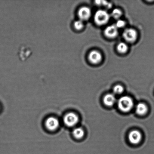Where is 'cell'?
<instances>
[{"mask_svg": "<svg viewBox=\"0 0 154 154\" xmlns=\"http://www.w3.org/2000/svg\"><path fill=\"white\" fill-rule=\"evenodd\" d=\"M118 106L120 111L123 112H128L130 111L133 107V101L129 96L122 97L119 100Z\"/></svg>", "mask_w": 154, "mask_h": 154, "instance_id": "1", "label": "cell"}, {"mask_svg": "<svg viewBox=\"0 0 154 154\" xmlns=\"http://www.w3.org/2000/svg\"><path fill=\"white\" fill-rule=\"evenodd\" d=\"M109 18L110 16L108 12L104 10H99L95 13L94 20L97 25L102 26L107 23Z\"/></svg>", "mask_w": 154, "mask_h": 154, "instance_id": "2", "label": "cell"}, {"mask_svg": "<svg viewBox=\"0 0 154 154\" xmlns=\"http://www.w3.org/2000/svg\"><path fill=\"white\" fill-rule=\"evenodd\" d=\"M63 121L65 125L69 127H72L75 126L79 122V117L76 114L70 112L64 116Z\"/></svg>", "mask_w": 154, "mask_h": 154, "instance_id": "3", "label": "cell"}, {"mask_svg": "<svg viewBox=\"0 0 154 154\" xmlns=\"http://www.w3.org/2000/svg\"><path fill=\"white\" fill-rule=\"evenodd\" d=\"M123 37L126 42L129 43H133L137 40V33L135 29L128 28L123 32Z\"/></svg>", "mask_w": 154, "mask_h": 154, "instance_id": "4", "label": "cell"}, {"mask_svg": "<svg viewBox=\"0 0 154 154\" xmlns=\"http://www.w3.org/2000/svg\"><path fill=\"white\" fill-rule=\"evenodd\" d=\"M59 125L60 122L58 119L54 117L48 118L45 122L46 128L51 131L56 130L58 129Z\"/></svg>", "mask_w": 154, "mask_h": 154, "instance_id": "5", "label": "cell"}, {"mask_svg": "<svg viewBox=\"0 0 154 154\" xmlns=\"http://www.w3.org/2000/svg\"><path fill=\"white\" fill-rule=\"evenodd\" d=\"M128 138H129V141L132 144H138L141 141V134L138 131H132L130 132L129 135H128Z\"/></svg>", "mask_w": 154, "mask_h": 154, "instance_id": "6", "label": "cell"}, {"mask_svg": "<svg viewBox=\"0 0 154 154\" xmlns=\"http://www.w3.org/2000/svg\"><path fill=\"white\" fill-rule=\"evenodd\" d=\"M78 15L81 20L83 21L87 20L91 16V11L88 7H81L78 11Z\"/></svg>", "mask_w": 154, "mask_h": 154, "instance_id": "7", "label": "cell"}, {"mask_svg": "<svg viewBox=\"0 0 154 154\" xmlns=\"http://www.w3.org/2000/svg\"><path fill=\"white\" fill-rule=\"evenodd\" d=\"M89 61L92 64H97L102 61V57L100 52L98 51H91L88 55Z\"/></svg>", "mask_w": 154, "mask_h": 154, "instance_id": "8", "label": "cell"}, {"mask_svg": "<svg viewBox=\"0 0 154 154\" xmlns=\"http://www.w3.org/2000/svg\"><path fill=\"white\" fill-rule=\"evenodd\" d=\"M117 29L115 25H111L108 26L105 29L104 31L105 36L109 38H114L118 34Z\"/></svg>", "mask_w": 154, "mask_h": 154, "instance_id": "9", "label": "cell"}, {"mask_svg": "<svg viewBox=\"0 0 154 154\" xmlns=\"http://www.w3.org/2000/svg\"><path fill=\"white\" fill-rule=\"evenodd\" d=\"M103 102L107 106H111L116 102V98L114 95L112 94H107L103 98Z\"/></svg>", "mask_w": 154, "mask_h": 154, "instance_id": "10", "label": "cell"}, {"mask_svg": "<svg viewBox=\"0 0 154 154\" xmlns=\"http://www.w3.org/2000/svg\"><path fill=\"white\" fill-rule=\"evenodd\" d=\"M147 106L143 103H139L137 105L136 108V112L139 115H144L148 111Z\"/></svg>", "mask_w": 154, "mask_h": 154, "instance_id": "11", "label": "cell"}, {"mask_svg": "<svg viewBox=\"0 0 154 154\" xmlns=\"http://www.w3.org/2000/svg\"><path fill=\"white\" fill-rule=\"evenodd\" d=\"M73 136L77 139H81L84 137V131L80 128H75L73 131Z\"/></svg>", "mask_w": 154, "mask_h": 154, "instance_id": "12", "label": "cell"}, {"mask_svg": "<svg viewBox=\"0 0 154 154\" xmlns=\"http://www.w3.org/2000/svg\"><path fill=\"white\" fill-rule=\"evenodd\" d=\"M128 49V45L123 42L119 43L117 47L118 51L121 54H125L127 52Z\"/></svg>", "mask_w": 154, "mask_h": 154, "instance_id": "13", "label": "cell"}, {"mask_svg": "<svg viewBox=\"0 0 154 154\" xmlns=\"http://www.w3.org/2000/svg\"><path fill=\"white\" fill-rule=\"evenodd\" d=\"M73 26L75 29L78 31L82 29L84 26L83 21L81 20L75 21L73 23Z\"/></svg>", "mask_w": 154, "mask_h": 154, "instance_id": "14", "label": "cell"}, {"mask_svg": "<svg viewBox=\"0 0 154 154\" xmlns=\"http://www.w3.org/2000/svg\"><path fill=\"white\" fill-rule=\"evenodd\" d=\"M122 15V12L119 9H115L112 12V16L114 17V19H119L121 17Z\"/></svg>", "mask_w": 154, "mask_h": 154, "instance_id": "15", "label": "cell"}, {"mask_svg": "<svg viewBox=\"0 0 154 154\" xmlns=\"http://www.w3.org/2000/svg\"><path fill=\"white\" fill-rule=\"evenodd\" d=\"M123 87L120 85H117L115 86L114 88H113V91H114V93L117 94H120L123 93Z\"/></svg>", "mask_w": 154, "mask_h": 154, "instance_id": "16", "label": "cell"}, {"mask_svg": "<svg viewBox=\"0 0 154 154\" xmlns=\"http://www.w3.org/2000/svg\"><path fill=\"white\" fill-rule=\"evenodd\" d=\"M126 25V22L125 21L122 20H119L116 22V26L118 28H122L125 26Z\"/></svg>", "mask_w": 154, "mask_h": 154, "instance_id": "17", "label": "cell"}, {"mask_svg": "<svg viewBox=\"0 0 154 154\" xmlns=\"http://www.w3.org/2000/svg\"><path fill=\"white\" fill-rule=\"evenodd\" d=\"M102 1H95V3L97 5H102Z\"/></svg>", "mask_w": 154, "mask_h": 154, "instance_id": "18", "label": "cell"}]
</instances>
